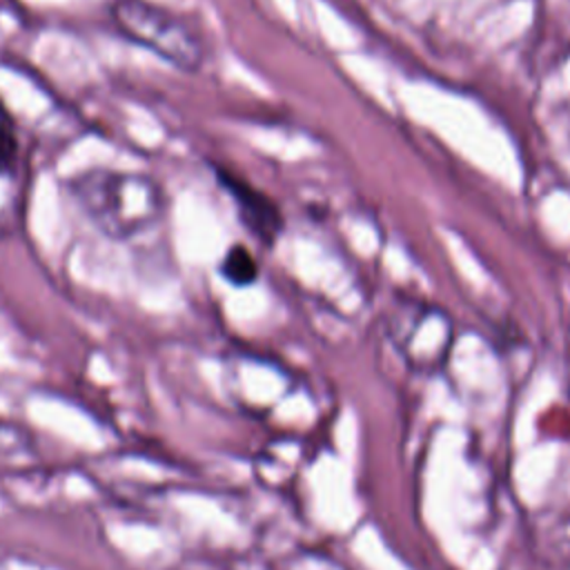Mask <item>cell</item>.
Returning a JSON list of instances; mask_svg holds the SVG:
<instances>
[{
    "label": "cell",
    "mask_w": 570,
    "mask_h": 570,
    "mask_svg": "<svg viewBox=\"0 0 570 570\" xmlns=\"http://www.w3.org/2000/svg\"><path fill=\"white\" fill-rule=\"evenodd\" d=\"M116 29L131 42L154 51L183 71H196L205 45L196 29L180 16L149 0H116L109 9Z\"/></svg>",
    "instance_id": "cell-2"
},
{
    "label": "cell",
    "mask_w": 570,
    "mask_h": 570,
    "mask_svg": "<svg viewBox=\"0 0 570 570\" xmlns=\"http://www.w3.org/2000/svg\"><path fill=\"white\" fill-rule=\"evenodd\" d=\"M220 272L232 285H249L258 276V265L245 245H234L227 249Z\"/></svg>",
    "instance_id": "cell-4"
},
{
    "label": "cell",
    "mask_w": 570,
    "mask_h": 570,
    "mask_svg": "<svg viewBox=\"0 0 570 570\" xmlns=\"http://www.w3.org/2000/svg\"><path fill=\"white\" fill-rule=\"evenodd\" d=\"M16 151H18V138H16L13 125L2 114L0 116V171H7L13 165Z\"/></svg>",
    "instance_id": "cell-5"
},
{
    "label": "cell",
    "mask_w": 570,
    "mask_h": 570,
    "mask_svg": "<svg viewBox=\"0 0 570 570\" xmlns=\"http://www.w3.org/2000/svg\"><path fill=\"white\" fill-rule=\"evenodd\" d=\"M78 209L114 240H129L156 227L167 209L163 187L147 174L85 169L67 180Z\"/></svg>",
    "instance_id": "cell-1"
},
{
    "label": "cell",
    "mask_w": 570,
    "mask_h": 570,
    "mask_svg": "<svg viewBox=\"0 0 570 570\" xmlns=\"http://www.w3.org/2000/svg\"><path fill=\"white\" fill-rule=\"evenodd\" d=\"M216 176H218V183L225 187V191L236 203L243 225L263 243H267V245L274 243V238L283 229V218H281L276 203H272L263 191L254 189L249 183H245L243 178L234 176L232 171H227L223 167L216 169Z\"/></svg>",
    "instance_id": "cell-3"
}]
</instances>
